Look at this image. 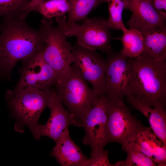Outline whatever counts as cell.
<instances>
[{"instance_id": "obj_1", "label": "cell", "mask_w": 166, "mask_h": 166, "mask_svg": "<svg viewBox=\"0 0 166 166\" xmlns=\"http://www.w3.org/2000/svg\"><path fill=\"white\" fill-rule=\"evenodd\" d=\"M127 58V95L152 106L165 107V61H156L144 54L135 58Z\"/></svg>"}, {"instance_id": "obj_2", "label": "cell", "mask_w": 166, "mask_h": 166, "mask_svg": "<svg viewBox=\"0 0 166 166\" xmlns=\"http://www.w3.org/2000/svg\"><path fill=\"white\" fill-rule=\"evenodd\" d=\"M0 32V70L5 75L18 61L26 60L44 46L40 30L32 28L25 20L4 19Z\"/></svg>"}, {"instance_id": "obj_3", "label": "cell", "mask_w": 166, "mask_h": 166, "mask_svg": "<svg viewBox=\"0 0 166 166\" xmlns=\"http://www.w3.org/2000/svg\"><path fill=\"white\" fill-rule=\"evenodd\" d=\"M53 90H42L38 89L26 88L8 90L5 97L14 119L15 130L23 133L26 126L34 139L38 140V128L40 117L45 108L48 107Z\"/></svg>"}, {"instance_id": "obj_4", "label": "cell", "mask_w": 166, "mask_h": 166, "mask_svg": "<svg viewBox=\"0 0 166 166\" xmlns=\"http://www.w3.org/2000/svg\"><path fill=\"white\" fill-rule=\"evenodd\" d=\"M56 86V94L74 116L79 127L100 96L80 75L73 66Z\"/></svg>"}, {"instance_id": "obj_5", "label": "cell", "mask_w": 166, "mask_h": 166, "mask_svg": "<svg viewBox=\"0 0 166 166\" xmlns=\"http://www.w3.org/2000/svg\"><path fill=\"white\" fill-rule=\"evenodd\" d=\"M58 26L67 37H75L79 44L106 54L112 50L111 42L116 39L111 35L107 20L102 17L87 18L81 24L68 23L64 15L56 17Z\"/></svg>"}, {"instance_id": "obj_6", "label": "cell", "mask_w": 166, "mask_h": 166, "mask_svg": "<svg viewBox=\"0 0 166 166\" xmlns=\"http://www.w3.org/2000/svg\"><path fill=\"white\" fill-rule=\"evenodd\" d=\"M39 29L45 43L42 56L56 73L58 83L71 69L73 61L72 46L61 29L53 26L52 18H44Z\"/></svg>"}, {"instance_id": "obj_7", "label": "cell", "mask_w": 166, "mask_h": 166, "mask_svg": "<svg viewBox=\"0 0 166 166\" xmlns=\"http://www.w3.org/2000/svg\"><path fill=\"white\" fill-rule=\"evenodd\" d=\"M106 99L108 109V131L103 145L104 147L108 143L116 142L121 144L123 149L144 126L133 115L124 99Z\"/></svg>"}, {"instance_id": "obj_8", "label": "cell", "mask_w": 166, "mask_h": 166, "mask_svg": "<svg viewBox=\"0 0 166 166\" xmlns=\"http://www.w3.org/2000/svg\"><path fill=\"white\" fill-rule=\"evenodd\" d=\"M72 52L75 69L100 95L102 94L105 83L106 60L96 50L85 47L77 42L72 46Z\"/></svg>"}, {"instance_id": "obj_9", "label": "cell", "mask_w": 166, "mask_h": 166, "mask_svg": "<svg viewBox=\"0 0 166 166\" xmlns=\"http://www.w3.org/2000/svg\"><path fill=\"white\" fill-rule=\"evenodd\" d=\"M108 105L103 94L99 96L82 122L85 132L82 143L91 148L90 157L104 149L103 143L107 134L108 124Z\"/></svg>"}, {"instance_id": "obj_10", "label": "cell", "mask_w": 166, "mask_h": 166, "mask_svg": "<svg viewBox=\"0 0 166 166\" xmlns=\"http://www.w3.org/2000/svg\"><path fill=\"white\" fill-rule=\"evenodd\" d=\"M24 61L20 77L14 89L30 88L45 90L56 85L57 75L44 59L42 50Z\"/></svg>"}, {"instance_id": "obj_11", "label": "cell", "mask_w": 166, "mask_h": 166, "mask_svg": "<svg viewBox=\"0 0 166 166\" xmlns=\"http://www.w3.org/2000/svg\"><path fill=\"white\" fill-rule=\"evenodd\" d=\"M106 54L105 83L102 94L109 100L124 99L127 94V58L121 50H112Z\"/></svg>"}, {"instance_id": "obj_12", "label": "cell", "mask_w": 166, "mask_h": 166, "mask_svg": "<svg viewBox=\"0 0 166 166\" xmlns=\"http://www.w3.org/2000/svg\"><path fill=\"white\" fill-rule=\"evenodd\" d=\"M48 107L50 110V116L44 124H39L37 132L39 139L41 136H45L56 143L69 125L79 127L73 116L64 107L55 90L52 92Z\"/></svg>"}, {"instance_id": "obj_13", "label": "cell", "mask_w": 166, "mask_h": 166, "mask_svg": "<svg viewBox=\"0 0 166 166\" xmlns=\"http://www.w3.org/2000/svg\"><path fill=\"white\" fill-rule=\"evenodd\" d=\"M132 15L127 24L144 34L157 29H166L164 18L146 0H128L126 9Z\"/></svg>"}, {"instance_id": "obj_14", "label": "cell", "mask_w": 166, "mask_h": 166, "mask_svg": "<svg viewBox=\"0 0 166 166\" xmlns=\"http://www.w3.org/2000/svg\"><path fill=\"white\" fill-rule=\"evenodd\" d=\"M126 146L142 152L157 166L166 165V145L156 136L150 127L144 126Z\"/></svg>"}, {"instance_id": "obj_15", "label": "cell", "mask_w": 166, "mask_h": 166, "mask_svg": "<svg viewBox=\"0 0 166 166\" xmlns=\"http://www.w3.org/2000/svg\"><path fill=\"white\" fill-rule=\"evenodd\" d=\"M50 153L62 166H87L89 158L84 154L71 139L68 128L55 143Z\"/></svg>"}, {"instance_id": "obj_16", "label": "cell", "mask_w": 166, "mask_h": 166, "mask_svg": "<svg viewBox=\"0 0 166 166\" xmlns=\"http://www.w3.org/2000/svg\"><path fill=\"white\" fill-rule=\"evenodd\" d=\"M127 103L148 118L152 130L156 136L166 145V111L165 107L150 106L130 95L126 96Z\"/></svg>"}, {"instance_id": "obj_17", "label": "cell", "mask_w": 166, "mask_h": 166, "mask_svg": "<svg viewBox=\"0 0 166 166\" xmlns=\"http://www.w3.org/2000/svg\"><path fill=\"white\" fill-rule=\"evenodd\" d=\"M143 35L144 50L142 54L148 55L156 61H165L166 29H157Z\"/></svg>"}, {"instance_id": "obj_18", "label": "cell", "mask_w": 166, "mask_h": 166, "mask_svg": "<svg viewBox=\"0 0 166 166\" xmlns=\"http://www.w3.org/2000/svg\"><path fill=\"white\" fill-rule=\"evenodd\" d=\"M123 35L117 38L121 42L123 48L121 50L127 57L135 58L142 55L144 50V38L141 32L135 29H128L124 27Z\"/></svg>"}, {"instance_id": "obj_19", "label": "cell", "mask_w": 166, "mask_h": 166, "mask_svg": "<svg viewBox=\"0 0 166 166\" xmlns=\"http://www.w3.org/2000/svg\"><path fill=\"white\" fill-rule=\"evenodd\" d=\"M70 9L67 22H77L87 18L89 13L105 0H68Z\"/></svg>"}, {"instance_id": "obj_20", "label": "cell", "mask_w": 166, "mask_h": 166, "mask_svg": "<svg viewBox=\"0 0 166 166\" xmlns=\"http://www.w3.org/2000/svg\"><path fill=\"white\" fill-rule=\"evenodd\" d=\"M67 0H49L40 3L34 7L32 11L38 12L46 18H52L64 15L69 10Z\"/></svg>"}, {"instance_id": "obj_21", "label": "cell", "mask_w": 166, "mask_h": 166, "mask_svg": "<svg viewBox=\"0 0 166 166\" xmlns=\"http://www.w3.org/2000/svg\"><path fill=\"white\" fill-rule=\"evenodd\" d=\"M29 0H0V18L25 20L26 9Z\"/></svg>"}, {"instance_id": "obj_22", "label": "cell", "mask_w": 166, "mask_h": 166, "mask_svg": "<svg viewBox=\"0 0 166 166\" xmlns=\"http://www.w3.org/2000/svg\"><path fill=\"white\" fill-rule=\"evenodd\" d=\"M128 0H105L108 3L109 18L107 22L111 29L122 30L125 26L122 14L126 9Z\"/></svg>"}, {"instance_id": "obj_23", "label": "cell", "mask_w": 166, "mask_h": 166, "mask_svg": "<svg viewBox=\"0 0 166 166\" xmlns=\"http://www.w3.org/2000/svg\"><path fill=\"white\" fill-rule=\"evenodd\" d=\"M123 149L127 152L124 160H120L114 164V166H155L152 160L142 152L128 146Z\"/></svg>"}, {"instance_id": "obj_24", "label": "cell", "mask_w": 166, "mask_h": 166, "mask_svg": "<svg viewBox=\"0 0 166 166\" xmlns=\"http://www.w3.org/2000/svg\"><path fill=\"white\" fill-rule=\"evenodd\" d=\"M108 150H101L89 158L87 166H114L110 163Z\"/></svg>"}, {"instance_id": "obj_25", "label": "cell", "mask_w": 166, "mask_h": 166, "mask_svg": "<svg viewBox=\"0 0 166 166\" xmlns=\"http://www.w3.org/2000/svg\"><path fill=\"white\" fill-rule=\"evenodd\" d=\"M164 19H166V0H146Z\"/></svg>"}, {"instance_id": "obj_26", "label": "cell", "mask_w": 166, "mask_h": 166, "mask_svg": "<svg viewBox=\"0 0 166 166\" xmlns=\"http://www.w3.org/2000/svg\"><path fill=\"white\" fill-rule=\"evenodd\" d=\"M46 0H30L26 8V11L28 14L32 11L33 7L38 4L44 2Z\"/></svg>"}, {"instance_id": "obj_27", "label": "cell", "mask_w": 166, "mask_h": 166, "mask_svg": "<svg viewBox=\"0 0 166 166\" xmlns=\"http://www.w3.org/2000/svg\"><path fill=\"white\" fill-rule=\"evenodd\" d=\"M67 1L68 0H67Z\"/></svg>"}, {"instance_id": "obj_28", "label": "cell", "mask_w": 166, "mask_h": 166, "mask_svg": "<svg viewBox=\"0 0 166 166\" xmlns=\"http://www.w3.org/2000/svg\"></svg>"}]
</instances>
